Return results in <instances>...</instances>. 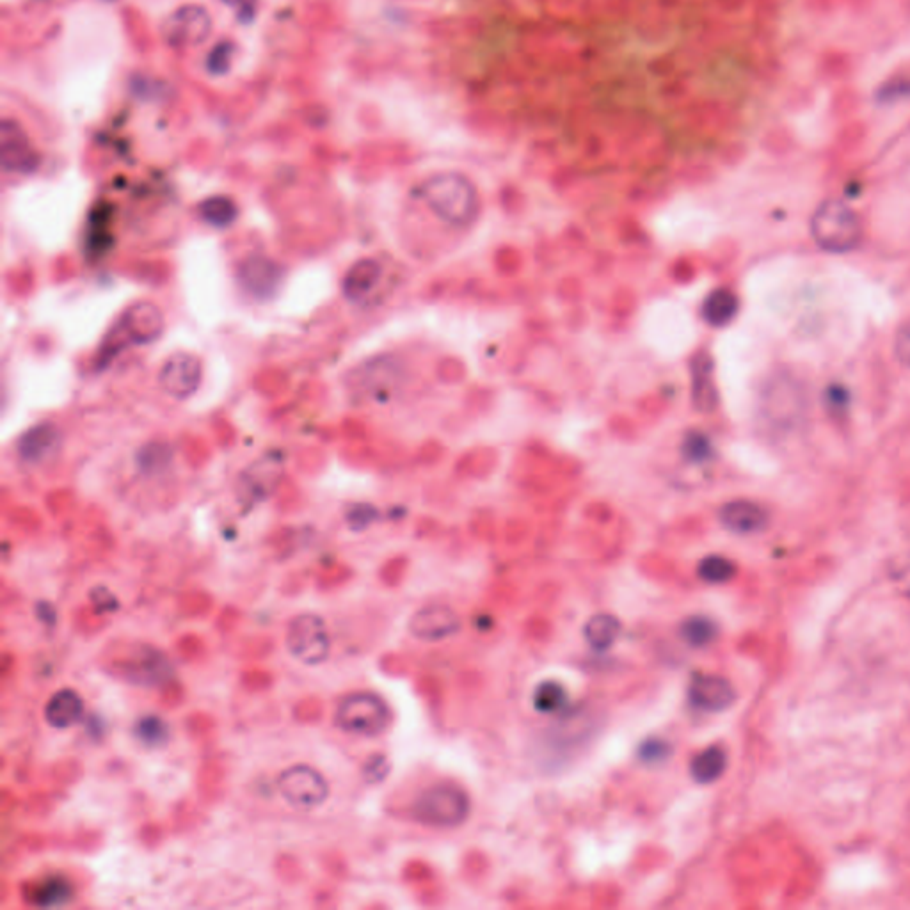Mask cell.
<instances>
[{"mask_svg": "<svg viewBox=\"0 0 910 910\" xmlns=\"http://www.w3.org/2000/svg\"><path fill=\"white\" fill-rule=\"evenodd\" d=\"M537 4L555 22H580V0H537Z\"/></svg>", "mask_w": 910, "mask_h": 910, "instance_id": "37", "label": "cell"}, {"mask_svg": "<svg viewBox=\"0 0 910 910\" xmlns=\"http://www.w3.org/2000/svg\"><path fill=\"white\" fill-rule=\"evenodd\" d=\"M583 633L592 649L607 651L621 633V621L612 614H596L587 621Z\"/></svg>", "mask_w": 910, "mask_h": 910, "instance_id": "29", "label": "cell"}, {"mask_svg": "<svg viewBox=\"0 0 910 910\" xmlns=\"http://www.w3.org/2000/svg\"><path fill=\"white\" fill-rule=\"evenodd\" d=\"M399 377V368L390 360L365 363L352 372L347 384L354 395L377 399L390 392Z\"/></svg>", "mask_w": 910, "mask_h": 910, "instance_id": "14", "label": "cell"}, {"mask_svg": "<svg viewBox=\"0 0 910 910\" xmlns=\"http://www.w3.org/2000/svg\"><path fill=\"white\" fill-rule=\"evenodd\" d=\"M388 774H390V763L383 754L372 756L363 767V775L368 783H381Z\"/></svg>", "mask_w": 910, "mask_h": 910, "instance_id": "43", "label": "cell"}, {"mask_svg": "<svg viewBox=\"0 0 910 910\" xmlns=\"http://www.w3.org/2000/svg\"><path fill=\"white\" fill-rule=\"evenodd\" d=\"M210 27L207 11L196 8V6H187V8L178 9L171 15L168 24L164 27L166 40L173 47H187V45H196L205 40Z\"/></svg>", "mask_w": 910, "mask_h": 910, "instance_id": "17", "label": "cell"}, {"mask_svg": "<svg viewBox=\"0 0 910 910\" xmlns=\"http://www.w3.org/2000/svg\"><path fill=\"white\" fill-rule=\"evenodd\" d=\"M466 125L480 136H507L512 130V118L500 109H475L466 116Z\"/></svg>", "mask_w": 910, "mask_h": 910, "instance_id": "30", "label": "cell"}, {"mask_svg": "<svg viewBox=\"0 0 910 910\" xmlns=\"http://www.w3.org/2000/svg\"><path fill=\"white\" fill-rule=\"evenodd\" d=\"M27 903L36 909H61L72 902V882L63 875H48L34 884L27 893Z\"/></svg>", "mask_w": 910, "mask_h": 910, "instance_id": "22", "label": "cell"}, {"mask_svg": "<svg viewBox=\"0 0 910 910\" xmlns=\"http://www.w3.org/2000/svg\"><path fill=\"white\" fill-rule=\"evenodd\" d=\"M592 720L585 719L583 713H575L571 717L560 720L557 727L550 733V745L557 751L566 747H578V743L585 742L592 731Z\"/></svg>", "mask_w": 910, "mask_h": 910, "instance_id": "28", "label": "cell"}, {"mask_svg": "<svg viewBox=\"0 0 910 910\" xmlns=\"http://www.w3.org/2000/svg\"><path fill=\"white\" fill-rule=\"evenodd\" d=\"M637 756H639L644 765H651V767L653 765H662L667 759L671 758L672 745L667 740H663V738H647V740L640 743Z\"/></svg>", "mask_w": 910, "mask_h": 910, "instance_id": "39", "label": "cell"}, {"mask_svg": "<svg viewBox=\"0 0 910 910\" xmlns=\"http://www.w3.org/2000/svg\"><path fill=\"white\" fill-rule=\"evenodd\" d=\"M895 356L900 365L910 370V319L900 324L895 335Z\"/></svg>", "mask_w": 910, "mask_h": 910, "instance_id": "41", "label": "cell"}, {"mask_svg": "<svg viewBox=\"0 0 910 910\" xmlns=\"http://www.w3.org/2000/svg\"><path fill=\"white\" fill-rule=\"evenodd\" d=\"M422 198L441 221L468 226L479 216V192L470 178L461 173H438L422 184Z\"/></svg>", "mask_w": 910, "mask_h": 910, "instance_id": "3", "label": "cell"}, {"mask_svg": "<svg viewBox=\"0 0 910 910\" xmlns=\"http://www.w3.org/2000/svg\"><path fill=\"white\" fill-rule=\"evenodd\" d=\"M89 598L93 601L98 614H114L120 608V603H118L116 596L107 587H102V585L89 592Z\"/></svg>", "mask_w": 910, "mask_h": 910, "instance_id": "42", "label": "cell"}, {"mask_svg": "<svg viewBox=\"0 0 910 910\" xmlns=\"http://www.w3.org/2000/svg\"><path fill=\"white\" fill-rule=\"evenodd\" d=\"M461 630V621L452 608L445 605H429L420 608L409 621V631L416 639L438 642L455 635Z\"/></svg>", "mask_w": 910, "mask_h": 910, "instance_id": "15", "label": "cell"}, {"mask_svg": "<svg viewBox=\"0 0 910 910\" xmlns=\"http://www.w3.org/2000/svg\"><path fill=\"white\" fill-rule=\"evenodd\" d=\"M59 447V432L52 424H40L18 440V454L25 463H43Z\"/></svg>", "mask_w": 910, "mask_h": 910, "instance_id": "21", "label": "cell"}, {"mask_svg": "<svg viewBox=\"0 0 910 910\" xmlns=\"http://www.w3.org/2000/svg\"><path fill=\"white\" fill-rule=\"evenodd\" d=\"M36 615L40 619L41 623L45 624L47 628H54V624L57 623V612L56 608L52 607L47 601H41L36 607Z\"/></svg>", "mask_w": 910, "mask_h": 910, "instance_id": "47", "label": "cell"}, {"mask_svg": "<svg viewBox=\"0 0 910 910\" xmlns=\"http://www.w3.org/2000/svg\"><path fill=\"white\" fill-rule=\"evenodd\" d=\"M647 345L665 358H678L694 342V326L681 304L662 299L647 306L642 320Z\"/></svg>", "mask_w": 910, "mask_h": 910, "instance_id": "4", "label": "cell"}, {"mask_svg": "<svg viewBox=\"0 0 910 910\" xmlns=\"http://www.w3.org/2000/svg\"><path fill=\"white\" fill-rule=\"evenodd\" d=\"M806 409V393L795 377H770L761 390L759 418L772 434L797 432L806 420Z\"/></svg>", "mask_w": 910, "mask_h": 910, "instance_id": "5", "label": "cell"}, {"mask_svg": "<svg viewBox=\"0 0 910 910\" xmlns=\"http://www.w3.org/2000/svg\"><path fill=\"white\" fill-rule=\"evenodd\" d=\"M111 208L98 207L95 212L89 216L88 230H86V249L88 255L102 256L109 251L112 244L111 228Z\"/></svg>", "mask_w": 910, "mask_h": 910, "instance_id": "31", "label": "cell"}, {"mask_svg": "<svg viewBox=\"0 0 910 910\" xmlns=\"http://www.w3.org/2000/svg\"><path fill=\"white\" fill-rule=\"evenodd\" d=\"M811 237L829 253H848L857 248L863 226L852 208L841 201H825L811 217Z\"/></svg>", "mask_w": 910, "mask_h": 910, "instance_id": "6", "label": "cell"}, {"mask_svg": "<svg viewBox=\"0 0 910 910\" xmlns=\"http://www.w3.org/2000/svg\"><path fill=\"white\" fill-rule=\"evenodd\" d=\"M201 383V363L192 354L178 352L160 370V386L175 399H189Z\"/></svg>", "mask_w": 910, "mask_h": 910, "instance_id": "13", "label": "cell"}, {"mask_svg": "<svg viewBox=\"0 0 910 910\" xmlns=\"http://www.w3.org/2000/svg\"><path fill=\"white\" fill-rule=\"evenodd\" d=\"M383 269L376 260L365 258L352 265L344 278V294L351 301H360L367 297L381 280Z\"/></svg>", "mask_w": 910, "mask_h": 910, "instance_id": "24", "label": "cell"}, {"mask_svg": "<svg viewBox=\"0 0 910 910\" xmlns=\"http://www.w3.org/2000/svg\"><path fill=\"white\" fill-rule=\"evenodd\" d=\"M200 214L203 221H207L208 224H212L216 228H224L235 221L237 207L232 200H228L224 196H216V198H208L201 203Z\"/></svg>", "mask_w": 910, "mask_h": 910, "instance_id": "35", "label": "cell"}, {"mask_svg": "<svg viewBox=\"0 0 910 910\" xmlns=\"http://www.w3.org/2000/svg\"><path fill=\"white\" fill-rule=\"evenodd\" d=\"M0 157L2 168L8 173L27 175L38 168V153L34 152L29 137L15 121L6 120L0 130Z\"/></svg>", "mask_w": 910, "mask_h": 910, "instance_id": "12", "label": "cell"}, {"mask_svg": "<svg viewBox=\"0 0 910 910\" xmlns=\"http://www.w3.org/2000/svg\"><path fill=\"white\" fill-rule=\"evenodd\" d=\"M134 735L139 742L143 743L144 747L159 749L169 742L171 729H169L168 722L160 719L159 715H144L137 720Z\"/></svg>", "mask_w": 910, "mask_h": 910, "instance_id": "33", "label": "cell"}, {"mask_svg": "<svg viewBox=\"0 0 910 910\" xmlns=\"http://www.w3.org/2000/svg\"><path fill=\"white\" fill-rule=\"evenodd\" d=\"M84 715V703L75 690L64 688L50 697L43 717L48 726L54 729H68L77 724Z\"/></svg>", "mask_w": 910, "mask_h": 910, "instance_id": "23", "label": "cell"}, {"mask_svg": "<svg viewBox=\"0 0 910 910\" xmlns=\"http://www.w3.org/2000/svg\"><path fill=\"white\" fill-rule=\"evenodd\" d=\"M392 722V711L379 695L358 692L347 695L338 704L335 724L345 733L356 736L383 735Z\"/></svg>", "mask_w": 910, "mask_h": 910, "instance_id": "8", "label": "cell"}, {"mask_svg": "<svg viewBox=\"0 0 910 910\" xmlns=\"http://www.w3.org/2000/svg\"><path fill=\"white\" fill-rule=\"evenodd\" d=\"M681 635L688 646L706 647L719 635L717 623L711 621L706 615H692L685 623L681 624Z\"/></svg>", "mask_w": 910, "mask_h": 910, "instance_id": "34", "label": "cell"}, {"mask_svg": "<svg viewBox=\"0 0 910 910\" xmlns=\"http://www.w3.org/2000/svg\"><path fill=\"white\" fill-rule=\"evenodd\" d=\"M86 733H88L89 738H93V740H102L105 733V722L102 720V717H98V715H91V717H88V722H86Z\"/></svg>", "mask_w": 910, "mask_h": 910, "instance_id": "48", "label": "cell"}, {"mask_svg": "<svg viewBox=\"0 0 910 910\" xmlns=\"http://www.w3.org/2000/svg\"><path fill=\"white\" fill-rule=\"evenodd\" d=\"M697 573H699L703 582L711 583V585H720V583L729 582L735 576L736 567L726 557L710 555V557L701 560Z\"/></svg>", "mask_w": 910, "mask_h": 910, "instance_id": "36", "label": "cell"}, {"mask_svg": "<svg viewBox=\"0 0 910 910\" xmlns=\"http://www.w3.org/2000/svg\"><path fill=\"white\" fill-rule=\"evenodd\" d=\"M224 2L237 9V15L242 22L253 20L256 13V0H224Z\"/></svg>", "mask_w": 910, "mask_h": 910, "instance_id": "46", "label": "cell"}, {"mask_svg": "<svg viewBox=\"0 0 910 910\" xmlns=\"http://www.w3.org/2000/svg\"><path fill=\"white\" fill-rule=\"evenodd\" d=\"M413 818L429 827H457L470 815V797L455 784H434L427 788L413 804Z\"/></svg>", "mask_w": 910, "mask_h": 910, "instance_id": "7", "label": "cell"}, {"mask_svg": "<svg viewBox=\"0 0 910 910\" xmlns=\"http://www.w3.org/2000/svg\"><path fill=\"white\" fill-rule=\"evenodd\" d=\"M683 454L692 463H703L711 454L710 441L703 434H690L683 445Z\"/></svg>", "mask_w": 910, "mask_h": 910, "instance_id": "40", "label": "cell"}, {"mask_svg": "<svg viewBox=\"0 0 910 910\" xmlns=\"http://www.w3.org/2000/svg\"><path fill=\"white\" fill-rule=\"evenodd\" d=\"M720 523L738 535L758 534L768 525V512L751 500L727 502L719 512Z\"/></svg>", "mask_w": 910, "mask_h": 910, "instance_id": "19", "label": "cell"}, {"mask_svg": "<svg viewBox=\"0 0 910 910\" xmlns=\"http://www.w3.org/2000/svg\"><path fill=\"white\" fill-rule=\"evenodd\" d=\"M484 31V24L479 16L463 15L441 18L432 24V34L441 41H466L477 38Z\"/></svg>", "mask_w": 910, "mask_h": 910, "instance_id": "27", "label": "cell"}, {"mask_svg": "<svg viewBox=\"0 0 910 910\" xmlns=\"http://www.w3.org/2000/svg\"><path fill=\"white\" fill-rule=\"evenodd\" d=\"M567 701H569V695H567L566 687L553 679L541 681L532 694L535 711L543 713V715L566 710Z\"/></svg>", "mask_w": 910, "mask_h": 910, "instance_id": "32", "label": "cell"}, {"mask_svg": "<svg viewBox=\"0 0 910 910\" xmlns=\"http://www.w3.org/2000/svg\"><path fill=\"white\" fill-rule=\"evenodd\" d=\"M283 799L296 809H315L329 797V784L319 770L308 765L287 768L278 779Z\"/></svg>", "mask_w": 910, "mask_h": 910, "instance_id": "11", "label": "cell"}, {"mask_svg": "<svg viewBox=\"0 0 910 910\" xmlns=\"http://www.w3.org/2000/svg\"><path fill=\"white\" fill-rule=\"evenodd\" d=\"M727 754L720 745H711L699 752L690 763V775L695 783L711 784L726 772Z\"/></svg>", "mask_w": 910, "mask_h": 910, "instance_id": "26", "label": "cell"}, {"mask_svg": "<svg viewBox=\"0 0 910 910\" xmlns=\"http://www.w3.org/2000/svg\"><path fill=\"white\" fill-rule=\"evenodd\" d=\"M376 519V511L368 505H356L349 514H347V521L351 525L352 530H363L367 528L372 521Z\"/></svg>", "mask_w": 910, "mask_h": 910, "instance_id": "44", "label": "cell"}, {"mask_svg": "<svg viewBox=\"0 0 910 910\" xmlns=\"http://www.w3.org/2000/svg\"><path fill=\"white\" fill-rule=\"evenodd\" d=\"M169 463H171V450L168 445L153 443V445L144 447L137 455V464L146 473L164 470Z\"/></svg>", "mask_w": 910, "mask_h": 910, "instance_id": "38", "label": "cell"}, {"mask_svg": "<svg viewBox=\"0 0 910 910\" xmlns=\"http://www.w3.org/2000/svg\"><path fill=\"white\" fill-rule=\"evenodd\" d=\"M285 647L292 658L304 665L326 662L331 651L328 626L317 614H299L288 623Z\"/></svg>", "mask_w": 910, "mask_h": 910, "instance_id": "10", "label": "cell"}, {"mask_svg": "<svg viewBox=\"0 0 910 910\" xmlns=\"http://www.w3.org/2000/svg\"><path fill=\"white\" fill-rule=\"evenodd\" d=\"M688 701L695 710L724 711L735 703V688L720 676L697 674L688 687Z\"/></svg>", "mask_w": 910, "mask_h": 910, "instance_id": "16", "label": "cell"}, {"mask_svg": "<svg viewBox=\"0 0 910 910\" xmlns=\"http://www.w3.org/2000/svg\"><path fill=\"white\" fill-rule=\"evenodd\" d=\"M893 580L903 594L910 596V553L905 555L900 562H896L895 569H893Z\"/></svg>", "mask_w": 910, "mask_h": 910, "instance_id": "45", "label": "cell"}, {"mask_svg": "<svg viewBox=\"0 0 910 910\" xmlns=\"http://www.w3.org/2000/svg\"><path fill=\"white\" fill-rule=\"evenodd\" d=\"M164 329V317L159 308L152 303H137L128 308L125 317L118 322L111 336L102 347L104 363L111 360L118 352L130 344H148L159 338Z\"/></svg>", "mask_w": 910, "mask_h": 910, "instance_id": "9", "label": "cell"}, {"mask_svg": "<svg viewBox=\"0 0 910 910\" xmlns=\"http://www.w3.org/2000/svg\"><path fill=\"white\" fill-rule=\"evenodd\" d=\"M740 310V301L738 297L726 288L713 290L703 303V317L710 326L715 328H724L729 322H733Z\"/></svg>", "mask_w": 910, "mask_h": 910, "instance_id": "25", "label": "cell"}, {"mask_svg": "<svg viewBox=\"0 0 910 910\" xmlns=\"http://www.w3.org/2000/svg\"><path fill=\"white\" fill-rule=\"evenodd\" d=\"M692 402L695 409L710 413L719 402V392L713 377V360L708 354L695 356L692 363Z\"/></svg>", "mask_w": 910, "mask_h": 910, "instance_id": "20", "label": "cell"}, {"mask_svg": "<svg viewBox=\"0 0 910 910\" xmlns=\"http://www.w3.org/2000/svg\"><path fill=\"white\" fill-rule=\"evenodd\" d=\"M519 50L530 63L548 72H591L601 61L599 48L573 29L557 25H532L521 32Z\"/></svg>", "mask_w": 910, "mask_h": 910, "instance_id": "1", "label": "cell"}, {"mask_svg": "<svg viewBox=\"0 0 910 910\" xmlns=\"http://www.w3.org/2000/svg\"><path fill=\"white\" fill-rule=\"evenodd\" d=\"M240 281L249 294L258 299H269L278 292L283 281V271L280 265L265 256H249L240 265Z\"/></svg>", "mask_w": 910, "mask_h": 910, "instance_id": "18", "label": "cell"}, {"mask_svg": "<svg viewBox=\"0 0 910 910\" xmlns=\"http://www.w3.org/2000/svg\"><path fill=\"white\" fill-rule=\"evenodd\" d=\"M100 665L111 678L134 687H168L175 679L168 656L146 642H112L105 647Z\"/></svg>", "mask_w": 910, "mask_h": 910, "instance_id": "2", "label": "cell"}]
</instances>
